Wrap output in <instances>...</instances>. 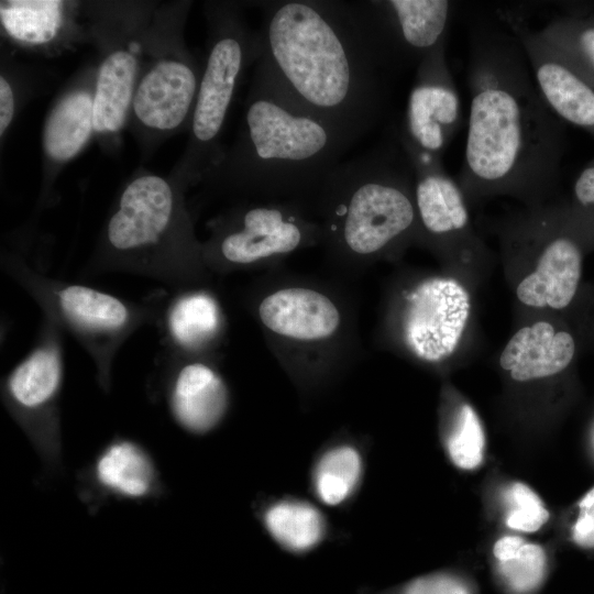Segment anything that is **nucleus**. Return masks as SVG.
Returning a JSON list of instances; mask_svg holds the SVG:
<instances>
[{
	"label": "nucleus",
	"mask_w": 594,
	"mask_h": 594,
	"mask_svg": "<svg viewBox=\"0 0 594 594\" xmlns=\"http://www.w3.org/2000/svg\"><path fill=\"white\" fill-rule=\"evenodd\" d=\"M470 109L458 183L465 197L535 200L559 182L565 123L546 105L525 51L504 22L476 20L466 67Z\"/></svg>",
	"instance_id": "obj_1"
},
{
	"label": "nucleus",
	"mask_w": 594,
	"mask_h": 594,
	"mask_svg": "<svg viewBox=\"0 0 594 594\" xmlns=\"http://www.w3.org/2000/svg\"><path fill=\"white\" fill-rule=\"evenodd\" d=\"M256 61L302 108L358 141L383 119L397 70L360 1L267 0Z\"/></svg>",
	"instance_id": "obj_2"
},
{
	"label": "nucleus",
	"mask_w": 594,
	"mask_h": 594,
	"mask_svg": "<svg viewBox=\"0 0 594 594\" xmlns=\"http://www.w3.org/2000/svg\"><path fill=\"white\" fill-rule=\"evenodd\" d=\"M356 141L298 105L255 63L238 136L204 179L213 188L314 210L318 193Z\"/></svg>",
	"instance_id": "obj_3"
},
{
	"label": "nucleus",
	"mask_w": 594,
	"mask_h": 594,
	"mask_svg": "<svg viewBox=\"0 0 594 594\" xmlns=\"http://www.w3.org/2000/svg\"><path fill=\"white\" fill-rule=\"evenodd\" d=\"M414 170L398 140L338 164L314 202L321 243L336 264L358 268L417 233Z\"/></svg>",
	"instance_id": "obj_4"
},
{
	"label": "nucleus",
	"mask_w": 594,
	"mask_h": 594,
	"mask_svg": "<svg viewBox=\"0 0 594 594\" xmlns=\"http://www.w3.org/2000/svg\"><path fill=\"white\" fill-rule=\"evenodd\" d=\"M256 316L271 346L302 388H316L339 369L353 331L349 305L333 288L308 279L268 285Z\"/></svg>",
	"instance_id": "obj_5"
},
{
	"label": "nucleus",
	"mask_w": 594,
	"mask_h": 594,
	"mask_svg": "<svg viewBox=\"0 0 594 594\" xmlns=\"http://www.w3.org/2000/svg\"><path fill=\"white\" fill-rule=\"evenodd\" d=\"M190 6L157 4L145 32L127 123L144 154L190 125L204 68L184 38Z\"/></svg>",
	"instance_id": "obj_6"
},
{
	"label": "nucleus",
	"mask_w": 594,
	"mask_h": 594,
	"mask_svg": "<svg viewBox=\"0 0 594 594\" xmlns=\"http://www.w3.org/2000/svg\"><path fill=\"white\" fill-rule=\"evenodd\" d=\"M204 10L208 24L207 57L188 142L170 176L179 185L204 180L220 158L224 150L220 140L230 107L246 68L260 55L258 31L249 28L243 3L208 1Z\"/></svg>",
	"instance_id": "obj_7"
},
{
	"label": "nucleus",
	"mask_w": 594,
	"mask_h": 594,
	"mask_svg": "<svg viewBox=\"0 0 594 594\" xmlns=\"http://www.w3.org/2000/svg\"><path fill=\"white\" fill-rule=\"evenodd\" d=\"M154 2L85 3L88 40L99 52L95 86V134L114 138L127 127Z\"/></svg>",
	"instance_id": "obj_8"
},
{
	"label": "nucleus",
	"mask_w": 594,
	"mask_h": 594,
	"mask_svg": "<svg viewBox=\"0 0 594 594\" xmlns=\"http://www.w3.org/2000/svg\"><path fill=\"white\" fill-rule=\"evenodd\" d=\"M298 201L258 200L239 207L218 226L215 253L239 266L275 264L321 242L320 222Z\"/></svg>",
	"instance_id": "obj_9"
},
{
	"label": "nucleus",
	"mask_w": 594,
	"mask_h": 594,
	"mask_svg": "<svg viewBox=\"0 0 594 594\" xmlns=\"http://www.w3.org/2000/svg\"><path fill=\"white\" fill-rule=\"evenodd\" d=\"M471 310L464 286L450 277L425 278L403 296L399 332L405 348L427 363L455 351Z\"/></svg>",
	"instance_id": "obj_10"
},
{
	"label": "nucleus",
	"mask_w": 594,
	"mask_h": 594,
	"mask_svg": "<svg viewBox=\"0 0 594 594\" xmlns=\"http://www.w3.org/2000/svg\"><path fill=\"white\" fill-rule=\"evenodd\" d=\"M502 21L520 42L549 109L564 123L594 135V79L518 14L503 13Z\"/></svg>",
	"instance_id": "obj_11"
},
{
	"label": "nucleus",
	"mask_w": 594,
	"mask_h": 594,
	"mask_svg": "<svg viewBox=\"0 0 594 594\" xmlns=\"http://www.w3.org/2000/svg\"><path fill=\"white\" fill-rule=\"evenodd\" d=\"M447 40L416 67L399 133L417 148L442 156L462 122L459 92L446 55Z\"/></svg>",
	"instance_id": "obj_12"
},
{
	"label": "nucleus",
	"mask_w": 594,
	"mask_h": 594,
	"mask_svg": "<svg viewBox=\"0 0 594 594\" xmlns=\"http://www.w3.org/2000/svg\"><path fill=\"white\" fill-rule=\"evenodd\" d=\"M180 186L172 177L139 169L125 184L106 237L111 249L133 252L158 245L183 219Z\"/></svg>",
	"instance_id": "obj_13"
},
{
	"label": "nucleus",
	"mask_w": 594,
	"mask_h": 594,
	"mask_svg": "<svg viewBox=\"0 0 594 594\" xmlns=\"http://www.w3.org/2000/svg\"><path fill=\"white\" fill-rule=\"evenodd\" d=\"M360 3L378 44L396 70L417 67L448 37L451 1L363 0Z\"/></svg>",
	"instance_id": "obj_14"
},
{
	"label": "nucleus",
	"mask_w": 594,
	"mask_h": 594,
	"mask_svg": "<svg viewBox=\"0 0 594 594\" xmlns=\"http://www.w3.org/2000/svg\"><path fill=\"white\" fill-rule=\"evenodd\" d=\"M553 217L540 220L537 264L518 284L516 296L529 307L561 310L572 302L581 282L582 241L565 213Z\"/></svg>",
	"instance_id": "obj_15"
},
{
	"label": "nucleus",
	"mask_w": 594,
	"mask_h": 594,
	"mask_svg": "<svg viewBox=\"0 0 594 594\" xmlns=\"http://www.w3.org/2000/svg\"><path fill=\"white\" fill-rule=\"evenodd\" d=\"M396 133L414 170L417 232L438 241L464 235L470 216L458 180L446 172L440 156L417 148L399 131Z\"/></svg>",
	"instance_id": "obj_16"
},
{
	"label": "nucleus",
	"mask_w": 594,
	"mask_h": 594,
	"mask_svg": "<svg viewBox=\"0 0 594 594\" xmlns=\"http://www.w3.org/2000/svg\"><path fill=\"white\" fill-rule=\"evenodd\" d=\"M80 8L77 1L2 0L1 29L21 48L58 53L77 40H88L87 25L79 21Z\"/></svg>",
	"instance_id": "obj_17"
},
{
	"label": "nucleus",
	"mask_w": 594,
	"mask_h": 594,
	"mask_svg": "<svg viewBox=\"0 0 594 594\" xmlns=\"http://www.w3.org/2000/svg\"><path fill=\"white\" fill-rule=\"evenodd\" d=\"M97 65L77 74L50 109L42 132L43 173H58L95 135Z\"/></svg>",
	"instance_id": "obj_18"
},
{
	"label": "nucleus",
	"mask_w": 594,
	"mask_h": 594,
	"mask_svg": "<svg viewBox=\"0 0 594 594\" xmlns=\"http://www.w3.org/2000/svg\"><path fill=\"white\" fill-rule=\"evenodd\" d=\"M575 354L573 336L548 321L525 326L508 340L501 367L516 382H530L564 371Z\"/></svg>",
	"instance_id": "obj_19"
},
{
	"label": "nucleus",
	"mask_w": 594,
	"mask_h": 594,
	"mask_svg": "<svg viewBox=\"0 0 594 594\" xmlns=\"http://www.w3.org/2000/svg\"><path fill=\"white\" fill-rule=\"evenodd\" d=\"M228 405V392L220 375L209 365L184 366L174 384L172 406L180 425L195 433L213 429Z\"/></svg>",
	"instance_id": "obj_20"
},
{
	"label": "nucleus",
	"mask_w": 594,
	"mask_h": 594,
	"mask_svg": "<svg viewBox=\"0 0 594 594\" xmlns=\"http://www.w3.org/2000/svg\"><path fill=\"white\" fill-rule=\"evenodd\" d=\"M365 460L356 439L338 438L316 455L310 471V488L328 507L346 506L363 482Z\"/></svg>",
	"instance_id": "obj_21"
},
{
	"label": "nucleus",
	"mask_w": 594,
	"mask_h": 594,
	"mask_svg": "<svg viewBox=\"0 0 594 594\" xmlns=\"http://www.w3.org/2000/svg\"><path fill=\"white\" fill-rule=\"evenodd\" d=\"M258 517L274 542L292 554L311 552L328 536L323 513L302 498L283 496L271 499L262 505Z\"/></svg>",
	"instance_id": "obj_22"
},
{
	"label": "nucleus",
	"mask_w": 594,
	"mask_h": 594,
	"mask_svg": "<svg viewBox=\"0 0 594 594\" xmlns=\"http://www.w3.org/2000/svg\"><path fill=\"white\" fill-rule=\"evenodd\" d=\"M95 474L101 486L124 497L141 498L154 490L153 463L132 442L120 441L108 447L96 462Z\"/></svg>",
	"instance_id": "obj_23"
},
{
	"label": "nucleus",
	"mask_w": 594,
	"mask_h": 594,
	"mask_svg": "<svg viewBox=\"0 0 594 594\" xmlns=\"http://www.w3.org/2000/svg\"><path fill=\"white\" fill-rule=\"evenodd\" d=\"M494 568L507 594H535L548 573L543 548L516 536H504L493 547Z\"/></svg>",
	"instance_id": "obj_24"
},
{
	"label": "nucleus",
	"mask_w": 594,
	"mask_h": 594,
	"mask_svg": "<svg viewBox=\"0 0 594 594\" xmlns=\"http://www.w3.org/2000/svg\"><path fill=\"white\" fill-rule=\"evenodd\" d=\"M61 363L53 349H41L22 362L11 374L8 387L13 399L25 408L47 403L58 389Z\"/></svg>",
	"instance_id": "obj_25"
},
{
	"label": "nucleus",
	"mask_w": 594,
	"mask_h": 594,
	"mask_svg": "<svg viewBox=\"0 0 594 594\" xmlns=\"http://www.w3.org/2000/svg\"><path fill=\"white\" fill-rule=\"evenodd\" d=\"M539 32L594 79V12L571 10Z\"/></svg>",
	"instance_id": "obj_26"
},
{
	"label": "nucleus",
	"mask_w": 594,
	"mask_h": 594,
	"mask_svg": "<svg viewBox=\"0 0 594 594\" xmlns=\"http://www.w3.org/2000/svg\"><path fill=\"white\" fill-rule=\"evenodd\" d=\"M221 314L213 297L195 293L179 299L169 316V328L178 343L198 348L219 331Z\"/></svg>",
	"instance_id": "obj_27"
},
{
	"label": "nucleus",
	"mask_w": 594,
	"mask_h": 594,
	"mask_svg": "<svg viewBox=\"0 0 594 594\" xmlns=\"http://www.w3.org/2000/svg\"><path fill=\"white\" fill-rule=\"evenodd\" d=\"M58 299L69 318L88 328L118 329L128 319V310L119 299L85 286L66 287L58 293Z\"/></svg>",
	"instance_id": "obj_28"
},
{
	"label": "nucleus",
	"mask_w": 594,
	"mask_h": 594,
	"mask_svg": "<svg viewBox=\"0 0 594 594\" xmlns=\"http://www.w3.org/2000/svg\"><path fill=\"white\" fill-rule=\"evenodd\" d=\"M485 437L481 421L469 405H462L447 437V451L453 464L474 470L483 461Z\"/></svg>",
	"instance_id": "obj_29"
},
{
	"label": "nucleus",
	"mask_w": 594,
	"mask_h": 594,
	"mask_svg": "<svg viewBox=\"0 0 594 594\" xmlns=\"http://www.w3.org/2000/svg\"><path fill=\"white\" fill-rule=\"evenodd\" d=\"M505 522L508 528L535 532L549 519V512L541 498L528 485L514 482L503 493Z\"/></svg>",
	"instance_id": "obj_30"
},
{
	"label": "nucleus",
	"mask_w": 594,
	"mask_h": 594,
	"mask_svg": "<svg viewBox=\"0 0 594 594\" xmlns=\"http://www.w3.org/2000/svg\"><path fill=\"white\" fill-rule=\"evenodd\" d=\"M580 237L594 239V158L579 172L572 186V207L565 213Z\"/></svg>",
	"instance_id": "obj_31"
},
{
	"label": "nucleus",
	"mask_w": 594,
	"mask_h": 594,
	"mask_svg": "<svg viewBox=\"0 0 594 594\" xmlns=\"http://www.w3.org/2000/svg\"><path fill=\"white\" fill-rule=\"evenodd\" d=\"M384 594H474L471 584L450 572H435L415 578Z\"/></svg>",
	"instance_id": "obj_32"
},
{
	"label": "nucleus",
	"mask_w": 594,
	"mask_h": 594,
	"mask_svg": "<svg viewBox=\"0 0 594 594\" xmlns=\"http://www.w3.org/2000/svg\"><path fill=\"white\" fill-rule=\"evenodd\" d=\"M572 539L581 548H594V487L579 503V516L572 528Z\"/></svg>",
	"instance_id": "obj_33"
},
{
	"label": "nucleus",
	"mask_w": 594,
	"mask_h": 594,
	"mask_svg": "<svg viewBox=\"0 0 594 594\" xmlns=\"http://www.w3.org/2000/svg\"><path fill=\"white\" fill-rule=\"evenodd\" d=\"M7 70L0 75V136L3 139L13 122L18 109V88Z\"/></svg>",
	"instance_id": "obj_34"
}]
</instances>
